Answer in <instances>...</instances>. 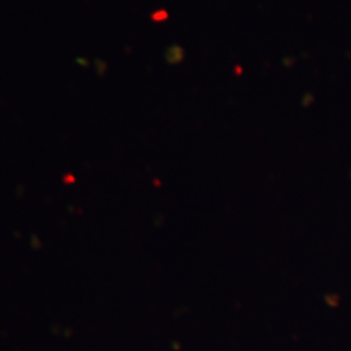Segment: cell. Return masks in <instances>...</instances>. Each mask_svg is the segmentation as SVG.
Segmentation results:
<instances>
[]
</instances>
